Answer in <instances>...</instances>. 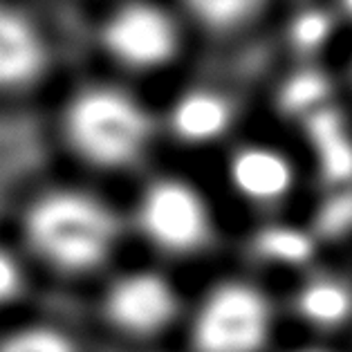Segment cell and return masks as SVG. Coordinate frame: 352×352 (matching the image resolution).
<instances>
[{
  "instance_id": "1",
  "label": "cell",
  "mask_w": 352,
  "mask_h": 352,
  "mask_svg": "<svg viewBox=\"0 0 352 352\" xmlns=\"http://www.w3.org/2000/svg\"><path fill=\"white\" fill-rule=\"evenodd\" d=\"M28 236L47 263L67 272L97 267L119 236L117 218L99 197L83 191H52L28 213Z\"/></svg>"
},
{
  "instance_id": "2",
  "label": "cell",
  "mask_w": 352,
  "mask_h": 352,
  "mask_svg": "<svg viewBox=\"0 0 352 352\" xmlns=\"http://www.w3.org/2000/svg\"><path fill=\"white\" fill-rule=\"evenodd\" d=\"M65 131L85 160L99 166H126L146 148L151 119L133 94L94 85L70 101Z\"/></svg>"
},
{
  "instance_id": "3",
  "label": "cell",
  "mask_w": 352,
  "mask_h": 352,
  "mask_svg": "<svg viewBox=\"0 0 352 352\" xmlns=\"http://www.w3.org/2000/svg\"><path fill=\"white\" fill-rule=\"evenodd\" d=\"M272 305L249 283H225L209 292L193 319L197 352H261L272 334Z\"/></svg>"
},
{
  "instance_id": "4",
  "label": "cell",
  "mask_w": 352,
  "mask_h": 352,
  "mask_svg": "<svg viewBox=\"0 0 352 352\" xmlns=\"http://www.w3.org/2000/svg\"><path fill=\"white\" fill-rule=\"evenodd\" d=\"M137 218L146 238L166 252H195L211 236L207 202L182 179L153 182L142 193Z\"/></svg>"
},
{
  "instance_id": "5",
  "label": "cell",
  "mask_w": 352,
  "mask_h": 352,
  "mask_svg": "<svg viewBox=\"0 0 352 352\" xmlns=\"http://www.w3.org/2000/svg\"><path fill=\"white\" fill-rule=\"evenodd\" d=\"M177 25L162 7L146 0L126 3L104 25V45L124 65L151 70L170 61L177 50Z\"/></svg>"
},
{
  "instance_id": "6",
  "label": "cell",
  "mask_w": 352,
  "mask_h": 352,
  "mask_svg": "<svg viewBox=\"0 0 352 352\" xmlns=\"http://www.w3.org/2000/svg\"><path fill=\"white\" fill-rule=\"evenodd\" d=\"M106 312L117 328L131 334L160 332L177 312L175 287L166 276L151 270L124 274L108 289Z\"/></svg>"
},
{
  "instance_id": "7",
  "label": "cell",
  "mask_w": 352,
  "mask_h": 352,
  "mask_svg": "<svg viewBox=\"0 0 352 352\" xmlns=\"http://www.w3.org/2000/svg\"><path fill=\"white\" fill-rule=\"evenodd\" d=\"M47 45L30 16L0 3V88H23L45 70Z\"/></svg>"
},
{
  "instance_id": "8",
  "label": "cell",
  "mask_w": 352,
  "mask_h": 352,
  "mask_svg": "<svg viewBox=\"0 0 352 352\" xmlns=\"http://www.w3.org/2000/svg\"><path fill=\"white\" fill-rule=\"evenodd\" d=\"M229 179L236 191L252 202L272 204L294 184L292 162L272 146H245L229 162Z\"/></svg>"
},
{
  "instance_id": "9",
  "label": "cell",
  "mask_w": 352,
  "mask_h": 352,
  "mask_svg": "<svg viewBox=\"0 0 352 352\" xmlns=\"http://www.w3.org/2000/svg\"><path fill=\"white\" fill-rule=\"evenodd\" d=\"M231 104L225 94L209 88L188 90L170 108V128L191 144H207L227 133L231 124Z\"/></svg>"
},
{
  "instance_id": "10",
  "label": "cell",
  "mask_w": 352,
  "mask_h": 352,
  "mask_svg": "<svg viewBox=\"0 0 352 352\" xmlns=\"http://www.w3.org/2000/svg\"><path fill=\"white\" fill-rule=\"evenodd\" d=\"M296 310L316 328H334L352 316V285L337 274H314L300 285Z\"/></svg>"
},
{
  "instance_id": "11",
  "label": "cell",
  "mask_w": 352,
  "mask_h": 352,
  "mask_svg": "<svg viewBox=\"0 0 352 352\" xmlns=\"http://www.w3.org/2000/svg\"><path fill=\"white\" fill-rule=\"evenodd\" d=\"M254 249L256 254L272 263L303 265L314 254V238L305 229L289 225H272L256 234Z\"/></svg>"
},
{
  "instance_id": "12",
  "label": "cell",
  "mask_w": 352,
  "mask_h": 352,
  "mask_svg": "<svg viewBox=\"0 0 352 352\" xmlns=\"http://www.w3.org/2000/svg\"><path fill=\"white\" fill-rule=\"evenodd\" d=\"M328 79L321 72L300 70L292 74L280 90V108L289 115L310 119L328 108Z\"/></svg>"
},
{
  "instance_id": "13",
  "label": "cell",
  "mask_w": 352,
  "mask_h": 352,
  "mask_svg": "<svg viewBox=\"0 0 352 352\" xmlns=\"http://www.w3.org/2000/svg\"><path fill=\"white\" fill-rule=\"evenodd\" d=\"M339 16L330 14L325 10H303L294 16L289 25V43L294 45L300 54H316L323 47L330 45V41L337 30Z\"/></svg>"
},
{
  "instance_id": "14",
  "label": "cell",
  "mask_w": 352,
  "mask_h": 352,
  "mask_svg": "<svg viewBox=\"0 0 352 352\" xmlns=\"http://www.w3.org/2000/svg\"><path fill=\"white\" fill-rule=\"evenodd\" d=\"M0 352H76L74 341L65 332L50 325H30L10 334Z\"/></svg>"
},
{
  "instance_id": "15",
  "label": "cell",
  "mask_w": 352,
  "mask_h": 352,
  "mask_svg": "<svg viewBox=\"0 0 352 352\" xmlns=\"http://www.w3.org/2000/svg\"><path fill=\"white\" fill-rule=\"evenodd\" d=\"M197 21L211 28H231L249 19L263 0H184Z\"/></svg>"
},
{
  "instance_id": "16",
  "label": "cell",
  "mask_w": 352,
  "mask_h": 352,
  "mask_svg": "<svg viewBox=\"0 0 352 352\" xmlns=\"http://www.w3.org/2000/svg\"><path fill=\"white\" fill-rule=\"evenodd\" d=\"M21 287H23L21 263L7 249H0V303H7V300L19 296Z\"/></svg>"
},
{
  "instance_id": "17",
  "label": "cell",
  "mask_w": 352,
  "mask_h": 352,
  "mask_svg": "<svg viewBox=\"0 0 352 352\" xmlns=\"http://www.w3.org/2000/svg\"><path fill=\"white\" fill-rule=\"evenodd\" d=\"M337 16H339L343 23L352 25V0H339V12H337Z\"/></svg>"
},
{
  "instance_id": "18",
  "label": "cell",
  "mask_w": 352,
  "mask_h": 352,
  "mask_svg": "<svg viewBox=\"0 0 352 352\" xmlns=\"http://www.w3.org/2000/svg\"><path fill=\"white\" fill-rule=\"evenodd\" d=\"M294 352H328L323 348H300V350H294Z\"/></svg>"
}]
</instances>
